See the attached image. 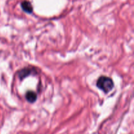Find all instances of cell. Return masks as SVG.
I'll list each match as a JSON object with an SVG mask.
<instances>
[{
  "instance_id": "1",
  "label": "cell",
  "mask_w": 134,
  "mask_h": 134,
  "mask_svg": "<svg viewBox=\"0 0 134 134\" xmlns=\"http://www.w3.org/2000/svg\"><path fill=\"white\" fill-rule=\"evenodd\" d=\"M97 86L104 92L108 93L113 88L114 83L112 79L109 77L102 76L97 81Z\"/></svg>"
},
{
  "instance_id": "2",
  "label": "cell",
  "mask_w": 134,
  "mask_h": 134,
  "mask_svg": "<svg viewBox=\"0 0 134 134\" xmlns=\"http://www.w3.org/2000/svg\"><path fill=\"white\" fill-rule=\"evenodd\" d=\"M21 7L27 13H31L33 11V7L31 3L28 1H23L21 3Z\"/></svg>"
},
{
  "instance_id": "3",
  "label": "cell",
  "mask_w": 134,
  "mask_h": 134,
  "mask_svg": "<svg viewBox=\"0 0 134 134\" xmlns=\"http://www.w3.org/2000/svg\"><path fill=\"white\" fill-rule=\"evenodd\" d=\"M37 98V96L36 93L34 92V91H31V90L27 91L26 94V99L30 103H34L36 101Z\"/></svg>"
},
{
  "instance_id": "4",
  "label": "cell",
  "mask_w": 134,
  "mask_h": 134,
  "mask_svg": "<svg viewBox=\"0 0 134 134\" xmlns=\"http://www.w3.org/2000/svg\"><path fill=\"white\" fill-rule=\"evenodd\" d=\"M31 73V70L30 68H24L22 70H20L18 73V76H19L20 79H23L26 78L28 75H30Z\"/></svg>"
}]
</instances>
